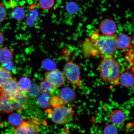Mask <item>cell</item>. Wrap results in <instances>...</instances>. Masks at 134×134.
<instances>
[{"label": "cell", "instance_id": "obj_1", "mask_svg": "<svg viewBox=\"0 0 134 134\" xmlns=\"http://www.w3.org/2000/svg\"><path fill=\"white\" fill-rule=\"evenodd\" d=\"M98 71L100 77L104 81L115 85H120V67L119 62L113 56L102 58Z\"/></svg>", "mask_w": 134, "mask_h": 134}, {"label": "cell", "instance_id": "obj_2", "mask_svg": "<svg viewBox=\"0 0 134 134\" xmlns=\"http://www.w3.org/2000/svg\"><path fill=\"white\" fill-rule=\"evenodd\" d=\"M102 58L113 56L118 48L117 37L113 36H99L92 42Z\"/></svg>", "mask_w": 134, "mask_h": 134}, {"label": "cell", "instance_id": "obj_3", "mask_svg": "<svg viewBox=\"0 0 134 134\" xmlns=\"http://www.w3.org/2000/svg\"><path fill=\"white\" fill-rule=\"evenodd\" d=\"M81 69L80 65L71 61L67 63L63 69L65 77L71 85L77 88H79L81 86Z\"/></svg>", "mask_w": 134, "mask_h": 134}, {"label": "cell", "instance_id": "obj_4", "mask_svg": "<svg viewBox=\"0 0 134 134\" xmlns=\"http://www.w3.org/2000/svg\"><path fill=\"white\" fill-rule=\"evenodd\" d=\"M49 111L50 116L53 121L59 125L69 123L72 120L74 115L72 109L65 105L59 108H53Z\"/></svg>", "mask_w": 134, "mask_h": 134}, {"label": "cell", "instance_id": "obj_5", "mask_svg": "<svg viewBox=\"0 0 134 134\" xmlns=\"http://www.w3.org/2000/svg\"><path fill=\"white\" fill-rule=\"evenodd\" d=\"M40 129L39 120L34 118L26 121H23L15 127L14 134H38Z\"/></svg>", "mask_w": 134, "mask_h": 134}, {"label": "cell", "instance_id": "obj_6", "mask_svg": "<svg viewBox=\"0 0 134 134\" xmlns=\"http://www.w3.org/2000/svg\"><path fill=\"white\" fill-rule=\"evenodd\" d=\"M66 78L63 72L58 69L47 72L45 80L49 83L55 88L62 86L65 83Z\"/></svg>", "mask_w": 134, "mask_h": 134}, {"label": "cell", "instance_id": "obj_7", "mask_svg": "<svg viewBox=\"0 0 134 134\" xmlns=\"http://www.w3.org/2000/svg\"><path fill=\"white\" fill-rule=\"evenodd\" d=\"M28 98L27 93L20 90L14 96L11 97L13 110H23L26 106Z\"/></svg>", "mask_w": 134, "mask_h": 134}, {"label": "cell", "instance_id": "obj_8", "mask_svg": "<svg viewBox=\"0 0 134 134\" xmlns=\"http://www.w3.org/2000/svg\"><path fill=\"white\" fill-rule=\"evenodd\" d=\"M0 90L3 93L11 97L14 96L20 90L17 81L13 77L2 85Z\"/></svg>", "mask_w": 134, "mask_h": 134}, {"label": "cell", "instance_id": "obj_9", "mask_svg": "<svg viewBox=\"0 0 134 134\" xmlns=\"http://www.w3.org/2000/svg\"><path fill=\"white\" fill-rule=\"evenodd\" d=\"M100 32L104 36H113L116 32L117 25L113 20L106 19L100 23L99 26Z\"/></svg>", "mask_w": 134, "mask_h": 134}, {"label": "cell", "instance_id": "obj_10", "mask_svg": "<svg viewBox=\"0 0 134 134\" xmlns=\"http://www.w3.org/2000/svg\"><path fill=\"white\" fill-rule=\"evenodd\" d=\"M13 111L11 97L0 90V113H8Z\"/></svg>", "mask_w": 134, "mask_h": 134}, {"label": "cell", "instance_id": "obj_11", "mask_svg": "<svg viewBox=\"0 0 134 134\" xmlns=\"http://www.w3.org/2000/svg\"><path fill=\"white\" fill-rule=\"evenodd\" d=\"M59 97L64 104H70L76 99V93L72 88L66 87L60 90Z\"/></svg>", "mask_w": 134, "mask_h": 134}, {"label": "cell", "instance_id": "obj_12", "mask_svg": "<svg viewBox=\"0 0 134 134\" xmlns=\"http://www.w3.org/2000/svg\"><path fill=\"white\" fill-rule=\"evenodd\" d=\"M131 38L125 34L121 33L117 37L118 48L122 50L129 49L132 44Z\"/></svg>", "mask_w": 134, "mask_h": 134}, {"label": "cell", "instance_id": "obj_13", "mask_svg": "<svg viewBox=\"0 0 134 134\" xmlns=\"http://www.w3.org/2000/svg\"><path fill=\"white\" fill-rule=\"evenodd\" d=\"M125 119V113L120 110H116L112 112L110 116L111 123L115 125H120L124 122Z\"/></svg>", "mask_w": 134, "mask_h": 134}, {"label": "cell", "instance_id": "obj_14", "mask_svg": "<svg viewBox=\"0 0 134 134\" xmlns=\"http://www.w3.org/2000/svg\"><path fill=\"white\" fill-rule=\"evenodd\" d=\"M120 84L126 88H130L134 84L133 75L128 71L120 75L119 78Z\"/></svg>", "mask_w": 134, "mask_h": 134}, {"label": "cell", "instance_id": "obj_15", "mask_svg": "<svg viewBox=\"0 0 134 134\" xmlns=\"http://www.w3.org/2000/svg\"><path fill=\"white\" fill-rule=\"evenodd\" d=\"M14 53L9 48L4 47L0 48V63L4 64L12 62Z\"/></svg>", "mask_w": 134, "mask_h": 134}, {"label": "cell", "instance_id": "obj_16", "mask_svg": "<svg viewBox=\"0 0 134 134\" xmlns=\"http://www.w3.org/2000/svg\"><path fill=\"white\" fill-rule=\"evenodd\" d=\"M20 90L27 93L31 87V80L27 76L23 77L18 82Z\"/></svg>", "mask_w": 134, "mask_h": 134}, {"label": "cell", "instance_id": "obj_17", "mask_svg": "<svg viewBox=\"0 0 134 134\" xmlns=\"http://www.w3.org/2000/svg\"><path fill=\"white\" fill-rule=\"evenodd\" d=\"M13 75V73L10 71L7 70L3 66L0 65V86L12 78Z\"/></svg>", "mask_w": 134, "mask_h": 134}, {"label": "cell", "instance_id": "obj_18", "mask_svg": "<svg viewBox=\"0 0 134 134\" xmlns=\"http://www.w3.org/2000/svg\"><path fill=\"white\" fill-rule=\"evenodd\" d=\"M50 97L49 94L42 93L38 97L37 102L40 106L43 108H47L50 105Z\"/></svg>", "mask_w": 134, "mask_h": 134}, {"label": "cell", "instance_id": "obj_19", "mask_svg": "<svg viewBox=\"0 0 134 134\" xmlns=\"http://www.w3.org/2000/svg\"><path fill=\"white\" fill-rule=\"evenodd\" d=\"M39 88L42 93H46L48 94L52 93L54 91V88L51 84L45 80L41 82Z\"/></svg>", "mask_w": 134, "mask_h": 134}, {"label": "cell", "instance_id": "obj_20", "mask_svg": "<svg viewBox=\"0 0 134 134\" xmlns=\"http://www.w3.org/2000/svg\"><path fill=\"white\" fill-rule=\"evenodd\" d=\"M25 11L22 7H18L13 10L12 15L14 19L18 21L23 20L25 18Z\"/></svg>", "mask_w": 134, "mask_h": 134}, {"label": "cell", "instance_id": "obj_21", "mask_svg": "<svg viewBox=\"0 0 134 134\" xmlns=\"http://www.w3.org/2000/svg\"><path fill=\"white\" fill-rule=\"evenodd\" d=\"M8 119L10 124L15 127L18 126L24 121L21 115L17 113L12 114Z\"/></svg>", "mask_w": 134, "mask_h": 134}, {"label": "cell", "instance_id": "obj_22", "mask_svg": "<svg viewBox=\"0 0 134 134\" xmlns=\"http://www.w3.org/2000/svg\"><path fill=\"white\" fill-rule=\"evenodd\" d=\"M65 9L69 14L74 15L78 12L79 9V7L75 2L71 1L66 4Z\"/></svg>", "mask_w": 134, "mask_h": 134}, {"label": "cell", "instance_id": "obj_23", "mask_svg": "<svg viewBox=\"0 0 134 134\" xmlns=\"http://www.w3.org/2000/svg\"><path fill=\"white\" fill-rule=\"evenodd\" d=\"M38 4L43 10H49L54 6L55 0H38Z\"/></svg>", "mask_w": 134, "mask_h": 134}, {"label": "cell", "instance_id": "obj_24", "mask_svg": "<svg viewBox=\"0 0 134 134\" xmlns=\"http://www.w3.org/2000/svg\"><path fill=\"white\" fill-rule=\"evenodd\" d=\"M50 105L53 107V108H58L65 105L63 103L62 100L59 97L53 96L50 98Z\"/></svg>", "mask_w": 134, "mask_h": 134}, {"label": "cell", "instance_id": "obj_25", "mask_svg": "<svg viewBox=\"0 0 134 134\" xmlns=\"http://www.w3.org/2000/svg\"><path fill=\"white\" fill-rule=\"evenodd\" d=\"M40 92L39 87L36 83H34L32 84L31 88L28 90L27 94L28 97H36L40 94Z\"/></svg>", "mask_w": 134, "mask_h": 134}, {"label": "cell", "instance_id": "obj_26", "mask_svg": "<svg viewBox=\"0 0 134 134\" xmlns=\"http://www.w3.org/2000/svg\"><path fill=\"white\" fill-rule=\"evenodd\" d=\"M118 130L115 125H110L105 126L104 129V134H118Z\"/></svg>", "mask_w": 134, "mask_h": 134}, {"label": "cell", "instance_id": "obj_27", "mask_svg": "<svg viewBox=\"0 0 134 134\" xmlns=\"http://www.w3.org/2000/svg\"><path fill=\"white\" fill-rule=\"evenodd\" d=\"M7 11L3 3H0V23L5 20Z\"/></svg>", "mask_w": 134, "mask_h": 134}, {"label": "cell", "instance_id": "obj_28", "mask_svg": "<svg viewBox=\"0 0 134 134\" xmlns=\"http://www.w3.org/2000/svg\"><path fill=\"white\" fill-rule=\"evenodd\" d=\"M55 64L54 63L52 62V61H50V60H47L44 62V64H43V66L44 67V68H47V69H52V70H54L55 69L54 68Z\"/></svg>", "mask_w": 134, "mask_h": 134}, {"label": "cell", "instance_id": "obj_29", "mask_svg": "<svg viewBox=\"0 0 134 134\" xmlns=\"http://www.w3.org/2000/svg\"><path fill=\"white\" fill-rule=\"evenodd\" d=\"M39 15V13L37 10L33 9L31 10V11L29 12L28 17L36 20L38 18Z\"/></svg>", "mask_w": 134, "mask_h": 134}, {"label": "cell", "instance_id": "obj_30", "mask_svg": "<svg viewBox=\"0 0 134 134\" xmlns=\"http://www.w3.org/2000/svg\"><path fill=\"white\" fill-rule=\"evenodd\" d=\"M35 20L28 17L26 20V25L29 27H33L35 25Z\"/></svg>", "mask_w": 134, "mask_h": 134}, {"label": "cell", "instance_id": "obj_31", "mask_svg": "<svg viewBox=\"0 0 134 134\" xmlns=\"http://www.w3.org/2000/svg\"><path fill=\"white\" fill-rule=\"evenodd\" d=\"M5 40V38L4 35L0 32V45L4 42Z\"/></svg>", "mask_w": 134, "mask_h": 134}, {"label": "cell", "instance_id": "obj_32", "mask_svg": "<svg viewBox=\"0 0 134 134\" xmlns=\"http://www.w3.org/2000/svg\"><path fill=\"white\" fill-rule=\"evenodd\" d=\"M0 89H1V86H0Z\"/></svg>", "mask_w": 134, "mask_h": 134}]
</instances>
